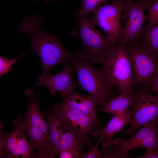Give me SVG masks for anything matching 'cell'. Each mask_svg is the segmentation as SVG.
<instances>
[{"mask_svg":"<svg viewBox=\"0 0 158 158\" xmlns=\"http://www.w3.org/2000/svg\"><path fill=\"white\" fill-rule=\"evenodd\" d=\"M44 21V18L37 15H30L22 20L20 28L21 32L30 34L32 49L37 53L41 62L43 74L49 73L59 63L68 64L73 56L62 47L58 36L45 31Z\"/></svg>","mask_w":158,"mask_h":158,"instance_id":"6da1fadb","label":"cell"},{"mask_svg":"<svg viewBox=\"0 0 158 158\" xmlns=\"http://www.w3.org/2000/svg\"><path fill=\"white\" fill-rule=\"evenodd\" d=\"M75 28L70 34L77 37L82 43V49L73 54V56L82 59L91 63H103L112 47L116 43L111 41L97 30L88 16L78 9L75 13Z\"/></svg>","mask_w":158,"mask_h":158,"instance_id":"7a4b0ae2","label":"cell"},{"mask_svg":"<svg viewBox=\"0 0 158 158\" xmlns=\"http://www.w3.org/2000/svg\"><path fill=\"white\" fill-rule=\"evenodd\" d=\"M43 114L47 129L41 158H55L60 150L69 148L84 152L87 146L59 119L52 107Z\"/></svg>","mask_w":158,"mask_h":158,"instance_id":"3957f363","label":"cell"},{"mask_svg":"<svg viewBox=\"0 0 158 158\" xmlns=\"http://www.w3.org/2000/svg\"><path fill=\"white\" fill-rule=\"evenodd\" d=\"M71 64L75 70L78 85L95 97L101 107L104 106L114 96L116 86L105 77L100 69H97L89 61L73 56Z\"/></svg>","mask_w":158,"mask_h":158,"instance_id":"277c9868","label":"cell"},{"mask_svg":"<svg viewBox=\"0 0 158 158\" xmlns=\"http://www.w3.org/2000/svg\"><path fill=\"white\" fill-rule=\"evenodd\" d=\"M25 92L28 98L26 111L24 115L18 117L13 123L15 127L24 130L29 138L32 149L37 151V158H41L47 133V123L39 109V99L35 97L30 89Z\"/></svg>","mask_w":158,"mask_h":158,"instance_id":"5b68a950","label":"cell"},{"mask_svg":"<svg viewBox=\"0 0 158 158\" xmlns=\"http://www.w3.org/2000/svg\"><path fill=\"white\" fill-rule=\"evenodd\" d=\"M102 64L100 69L119 93L124 89L134 91L131 65L124 44H115Z\"/></svg>","mask_w":158,"mask_h":158,"instance_id":"8992f818","label":"cell"},{"mask_svg":"<svg viewBox=\"0 0 158 158\" xmlns=\"http://www.w3.org/2000/svg\"><path fill=\"white\" fill-rule=\"evenodd\" d=\"M131 121L120 137L131 136L138 128L150 123L158 124V95H154L142 87L136 92L132 107Z\"/></svg>","mask_w":158,"mask_h":158,"instance_id":"52a82bcc","label":"cell"},{"mask_svg":"<svg viewBox=\"0 0 158 158\" xmlns=\"http://www.w3.org/2000/svg\"><path fill=\"white\" fill-rule=\"evenodd\" d=\"M124 46L131 65L133 84L145 87L151 78L158 73V60L142 47L139 41Z\"/></svg>","mask_w":158,"mask_h":158,"instance_id":"ba28073f","label":"cell"},{"mask_svg":"<svg viewBox=\"0 0 158 158\" xmlns=\"http://www.w3.org/2000/svg\"><path fill=\"white\" fill-rule=\"evenodd\" d=\"M140 128L128 140L120 137L113 140L114 146L108 150L114 158H127L130 151L138 148L158 149L157 126L151 123Z\"/></svg>","mask_w":158,"mask_h":158,"instance_id":"9c48e42d","label":"cell"},{"mask_svg":"<svg viewBox=\"0 0 158 158\" xmlns=\"http://www.w3.org/2000/svg\"><path fill=\"white\" fill-rule=\"evenodd\" d=\"M152 0L140 1L124 4L121 19L123 23L119 44L124 45L139 41L144 23L147 21L145 11Z\"/></svg>","mask_w":158,"mask_h":158,"instance_id":"30bf717a","label":"cell"},{"mask_svg":"<svg viewBox=\"0 0 158 158\" xmlns=\"http://www.w3.org/2000/svg\"><path fill=\"white\" fill-rule=\"evenodd\" d=\"M52 108L59 119L74 132L82 142L87 146H92L89 135L92 131L100 128L101 122L98 118L84 115L60 103Z\"/></svg>","mask_w":158,"mask_h":158,"instance_id":"8fae6325","label":"cell"},{"mask_svg":"<svg viewBox=\"0 0 158 158\" xmlns=\"http://www.w3.org/2000/svg\"><path fill=\"white\" fill-rule=\"evenodd\" d=\"M124 3L118 1L105 3L98 6L93 12L90 19L92 23L106 33L112 43H118L122 28L121 19Z\"/></svg>","mask_w":158,"mask_h":158,"instance_id":"7c38bea8","label":"cell"},{"mask_svg":"<svg viewBox=\"0 0 158 158\" xmlns=\"http://www.w3.org/2000/svg\"><path fill=\"white\" fill-rule=\"evenodd\" d=\"M10 133H6L3 141V157L37 158L24 130L15 127Z\"/></svg>","mask_w":158,"mask_h":158,"instance_id":"4fadbf2b","label":"cell"},{"mask_svg":"<svg viewBox=\"0 0 158 158\" xmlns=\"http://www.w3.org/2000/svg\"><path fill=\"white\" fill-rule=\"evenodd\" d=\"M74 69L73 66L66 64L62 70L55 74L49 73L42 74L39 78L37 84L47 88L52 97L57 92L62 93L75 90L76 84L72 75Z\"/></svg>","mask_w":158,"mask_h":158,"instance_id":"5bb4252c","label":"cell"},{"mask_svg":"<svg viewBox=\"0 0 158 158\" xmlns=\"http://www.w3.org/2000/svg\"><path fill=\"white\" fill-rule=\"evenodd\" d=\"M61 105L69 108L78 111L91 117L98 118L97 99L90 95H83L75 90L61 93Z\"/></svg>","mask_w":158,"mask_h":158,"instance_id":"9a60e30c","label":"cell"},{"mask_svg":"<svg viewBox=\"0 0 158 158\" xmlns=\"http://www.w3.org/2000/svg\"><path fill=\"white\" fill-rule=\"evenodd\" d=\"M132 116V111L123 115H114L104 128L93 130L91 135L96 138L101 137V142L103 147H112L114 146V136L130 123Z\"/></svg>","mask_w":158,"mask_h":158,"instance_id":"2e32d148","label":"cell"},{"mask_svg":"<svg viewBox=\"0 0 158 158\" xmlns=\"http://www.w3.org/2000/svg\"><path fill=\"white\" fill-rule=\"evenodd\" d=\"M120 93L112 97L104 107H97V110L114 115H123L131 111L129 109L133 107L136 92L124 89Z\"/></svg>","mask_w":158,"mask_h":158,"instance_id":"e0dca14e","label":"cell"},{"mask_svg":"<svg viewBox=\"0 0 158 158\" xmlns=\"http://www.w3.org/2000/svg\"><path fill=\"white\" fill-rule=\"evenodd\" d=\"M140 39L141 46L158 58V25H144L140 35Z\"/></svg>","mask_w":158,"mask_h":158,"instance_id":"ac0fdd59","label":"cell"},{"mask_svg":"<svg viewBox=\"0 0 158 158\" xmlns=\"http://www.w3.org/2000/svg\"><path fill=\"white\" fill-rule=\"evenodd\" d=\"M108 0H82L81 7L79 9L82 13L88 16L103 3H106Z\"/></svg>","mask_w":158,"mask_h":158,"instance_id":"d6986e66","label":"cell"},{"mask_svg":"<svg viewBox=\"0 0 158 158\" xmlns=\"http://www.w3.org/2000/svg\"><path fill=\"white\" fill-rule=\"evenodd\" d=\"M153 3L148 5L146 8L149 14L147 15V21L150 25H158V0H152Z\"/></svg>","mask_w":158,"mask_h":158,"instance_id":"ffe728a7","label":"cell"},{"mask_svg":"<svg viewBox=\"0 0 158 158\" xmlns=\"http://www.w3.org/2000/svg\"><path fill=\"white\" fill-rule=\"evenodd\" d=\"M26 52H24L20 56L9 59L0 56V81L1 77L3 75L12 70V66L19 59L24 56Z\"/></svg>","mask_w":158,"mask_h":158,"instance_id":"44dd1931","label":"cell"},{"mask_svg":"<svg viewBox=\"0 0 158 158\" xmlns=\"http://www.w3.org/2000/svg\"><path fill=\"white\" fill-rule=\"evenodd\" d=\"M101 137H99L98 141L94 146L91 147L86 152H82V158H102L101 151L98 149L99 143L101 142Z\"/></svg>","mask_w":158,"mask_h":158,"instance_id":"7402d4cb","label":"cell"},{"mask_svg":"<svg viewBox=\"0 0 158 158\" xmlns=\"http://www.w3.org/2000/svg\"><path fill=\"white\" fill-rule=\"evenodd\" d=\"M82 153L76 150L69 148L60 150L59 152V158H80Z\"/></svg>","mask_w":158,"mask_h":158,"instance_id":"603a6c76","label":"cell"},{"mask_svg":"<svg viewBox=\"0 0 158 158\" xmlns=\"http://www.w3.org/2000/svg\"><path fill=\"white\" fill-rule=\"evenodd\" d=\"M145 88L150 91L151 93L156 95L158 94V73L154 75L150 79Z\"/></svg>","mask_w":158,"mask_h":158,"instance_id":"cb8c5ba5","label":"cell"},{"mask_svg":"<svg viewBox=\"0 0 158 158\" xmlns=\"http://www.w3.org/2000/svg\"><path fill=\"white\" fill-rule=\"evenodd\" d=\"M146 152L143 154L137 157H133L132 155H128L127 158H157L158 149L152 148H147Z\"/></svg>","mask_w":158,"mask_h":158,"instance_id":"d4e9b609","label":"cell"},{"mask_svg":"<svg viewBox=\"0 0 158 158\" xmlns=\"http://www.w3.org/2000/svg\"><path fill=\"white\" fill-rule=\"evenodd\" d=\"M6 133L4 131L2 124L0 122V157H3V141Z\"/></svg>","mask_w":158,"mask_h":158,"instance_id":"484cf974","label":"cell"},{"mask_svg":"<svg viewBox=\"0 0 158 158\" xmlns=\"http://www.w3.org/2000/svg\"><path fill=\"white\" fill-rule=\"evenodd\" d=\"M134 0H111L112 1H118L123 2L124 4L129 2H132Z\"/></svg>","mask_w":158,"mask_h":158,"instance_id":"4316f807","label":"cell"},{"mask_svg":"<svg viewBox=\"0 0 158 158\" xmlns=\"http://www.w3.org/2000/svg\"><path fill=\"white\" fill-rule=\"evenodd\" d=\"M49 0H42L43 2H47V1H48Z\"/></svg>","mask_w":158,"mask_h":158,"instance_id":"83f0119b","label":"cell"},{"mask_svg":"<svg viewBox=\"0 0 158 158\" xmlns=\"http://www.w3.org/2000/svg\"><path fill=\"white\" fill-rule=\"evenodd\" d=\"M138 0V1H142V0Z\"/></svg>","mask_w":158,"mask_h":158,"instance_id":"f1b7e54d","label":"cell"}]
</instances>
